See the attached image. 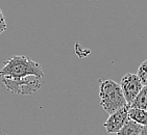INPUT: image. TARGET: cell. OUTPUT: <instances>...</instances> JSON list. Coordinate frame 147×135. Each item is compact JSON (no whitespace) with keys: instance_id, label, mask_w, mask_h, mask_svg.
<instances>
[{"instance_id":"3957f363","label":"cell","mask_w":147,"mask_h":135,"mask_svg":"<svg viewBox=\"0 0 147 135\" xmlns=\"http://www.w3.org/2000/svg\"><path fill=\"white\" fill-rule=\"evenodd\" d=\"M44 78L38 76H29L22 79L1 78V83L6 90L17 95H31L41 88Z\"/></svg>"},{"instance_id":"6da1fadb","label":"cell","mask_w":147,"mask_h":135,"mask_svg":"<svg viewBox=\"0 0 147 135\" xmlns=\"http://www.w3.org/2000/svg\"><path fill=\"white\" fill-rule=\"evenodd\" d=\"M29 76L44 78V72L39 62L24 55H16L2 62L0 78L22 79Z\"/></svg>"},{"instance_id":"9c48e42d","label":"cell","mask_w":147,"mask_h":135,"mask_svg":"<svg viewBox=\"0 0 147 135\" xmlns=\"http://www.w3.org/2000/svg\"><path fill=\"white\" fill-rule=\"evenodd\" d=\"M137 76L139 77L143 86H147V59L142 62L137 72Z\"/></svg>"},{"instance_id":"30bf717a","label":"cell","mask_w":147,"mask_h":135,"mask_svg":"<svg viewBox=\"0 0 147 135\" xmlns=\"http://www.w3.org/2000/svg\"><path fill=\"white\" fill-rule=\"evenodd\" d=\"M7 29V24H6L5 17L3 15V11L0 9V34L3 33Z\"/></svg>"},{"instance_id":"8992f818","label":"cell","mask_w":147,"mask_h":135,"mask_svg":"<svg viewBox=\"0 0 147 135\" xmlns=\"http://www.w3.org/2000/svg\"><path fill=\"white\" fill-rule=\"evenodd\" d=\"M143 127L128 118L124 126L116 133V135H140Z\"/></svg>"},{"instance_id":"5b68a950","label":"cell","mask_w":147,"mask_h":135,"mask_svg":"<svg viewBox=\"0 0 147 135\" xmlns=\"http://www.w3.org/2000/svg\"><path fill=\"white\" fill-rule=\"evenodd\" d=\"M130 108V105L127 104L123 106L120 109L114 111L111 113L108 120L105 122L103 127H105V131L109 134H116L122 127L124 126L126 121L128 120V110Z\"/></svg>"},{"instance_id":"7a4b0ae2","label":"cell","mask_w":147,"mask_h":135,"mask_svg":"<svg viewBox=\"0 0 147 135\" xmlns=\"http://www.w3.org/2000/svg\"><path fill=\"white\" fill-rule=\"evenodd\" d=\"M99 99H100V106L109 114L127 105L119 83L111 79L100 80Z\"/></svg>"},{"instance_id":"8fae6325","label":"cell","mask_w":147,"mask_h":135,"mask_svg":"<svg viewBox=\"0 0 147 135\" xmlns=\"http://www.w3.org/2000/svg\"><path fill=\"white\" fill-rule=\"evenodd\" d=\"M140 135H147V126L146 127H143V129H142Z\"/></svg>"},{"instance_id":"52a82bcc","label":"cell","mask_w":147,"mask_h":135,"mask_svg":"<svg viewBox=\"0 0 147 135\" xmlns=\"http://www.w3.org/2000/svg\"><path fill=\"white\" fill-rule=\"evenodd\" d=\"M128 118L134 121L137 124L141 125L142 127L147 126V110L131 108L128 110Z\"/></svg>"},{"instance_id":"277c9868","label":"cell","mask_w":147,"mask_h":135,"mask_svg":"<svg viewBox=\"0 0 147 135\" xmlns=\"http://www.w3.org/2000/svg\"><path fill=\"white\" fill-rule=\"evenodd\" d=\"M119 85L121 87L122 94H123V96L126 100V103L129 105L133 103L134 99L136 98L137 95L140 93V90L143 87L140 79L137 76V74L134 73L125 74L124 76L121 78V81H120Z\"/></svg>"},{"instance_id":"ba28073f","label":"cell","mask_w":147,"mask_h":135,"mask_svg":"<svg viewBox=\"0 0 147 135\" xmlns=\"http://www.w3.org/2000/svg\"><path fill=\"white\" fill-rule=\"evenodd\" d=\"M131 108L147 110V86H143L140 93L134 99L133 103L130 104Z\"/></svg>"}]
</instances>
